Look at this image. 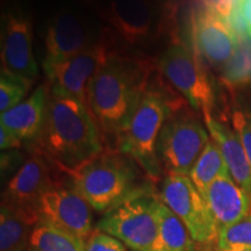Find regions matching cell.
Here are the masks:
<instances>
[{
  "label": "cell",
  "instance_id": "6da1fadb",
  "mask_svg": "<svg viewBox=\"0 0 251 251\" xmlns=\"http://www.w3.org/2000/svg\"><path fill=\"white\" fill-rule=\"evenodd\" d=\"M34 150L67 174L100 155L103 147L100 129L89 106L49 90L42 129Z\"/></svg>",
  "mask_w": 251,
  "mask_h": 251
},
{
  "label": "cell",
  "instance_id": "7a4b0ae2",
  "mask_svg": "<svg viewBox=\"0 0 251 251\" xmlns=\"http://www.w3.org/2000/svg\"><path fill=\"white\" fill-rule=\"evenodd\" d=\"M148 61L113 52L87 87V106L99 129L118 135L129 125L149 89Z\"/></svg>",
  "mask_w": 251,
  "mask_h": 251
},
{
  "label": "cell",
  "instance_id": "3957f363",
  "mask_svg": "<svg viewBox=\"0 0 251 251\" xmlns=\"http://www.w3.org/2000/svg\"><path fill=\"white\" fill-rule=\"evenodd\" d=\"M140 165L120 151H103L85 164L67 172L68 185L93 211L103 213L139 194L150 192L141 179Z\"/></svg>",
  "mask_w": 251,
  "mask_h": 251
},
{
  "label": "cell",
  "instance_id": "277c9868",
  "mask_svg": "<svg viewBox=\"0 0 251 251\" xmlns=\"http://www.w3.org/2000/svg\"><path fill=\"white\" fill-rule=\"evenodd\" d=\"M206 126L191 107L169 101V111L157 141V158L168 174L188 176L209 141Z\"/></svg>",
  "mask_w": 251,
  "mask_h": 251
},
{
  "label": "cell",
  "instance_id": "5b68a950",
  "mask_svg": "<svg viewBox=\"0 0 251 251\" xmlns=\"http://www.w3.org/2000/svg\"><path fill=\"white\" fill-rule=\"evenodd\" d=\"M168 111L169 100L149 86L129 125L117 136L118 151L133 158L152 181L163 174L157 158V141Z\"/></svg>",
  "mask_w": 251,
  "mask_h": 251
},
{
  "label": "cell",
  "instance_id": "8992f818",
  "mask_svg": "<svg viewBox=\"0 0 251 251\" xmlns=\"http://www.w3.org/2000/svg\"><path fill=\"white\" fill-rule=\"evenodd\" d=\"M158 70L165 79L183 94L188 106L203 119L212 117L215 97L201 56L175 40L158 61Z\"/></svg>",
  "mask_w": 251,
  "mask_h": 251
},
{
  "label": "cell",
  "instance_id": "52a82bcc",
  "mask_svg": "<svg viewBox=\"0 0 251 251\" xmlns=\"http://www.w3.org/2000/svg\"><path fill=\"white\" fill-rule=\"evenodd\" d=\"M161 199L146 192L106 212L96 229L117 237L133 251H151L159 224Z\"/></svg>",
  "mask_w": 251,
  "mask_h": 251
},
{
  "label": "cell",
  "instance_id": "ba28073f",
  "mask_svg": "<svg viewBox=\"0 0 251 251\" xmlns=\"http://www.w3.org/2000/svg\"><path fill=\"white\" fill-rule=\"evenodd\" d=\"M174 6H163L152 0H109L103 14L128 45L144 46L153 42L170 26Z\"/></svg>",
  "mask_w": 251,
  "mask_h": 251
},
{
  "label": "cell",
  "instance_id": "9c48e42d",
  "mask_svg": "<svg viewBox=\"0 0 251 251\" xmlns=\"http://www.w3.org/2000/svg\"><path fill=\"white\" fill-rule=\"evenodd\" d=\"M158 197L183 222L194 243L209 246L218 242V225L205 198L188 176L165 175Z\"/></svg>",
  "mask_w": 251,
  "mask_h": 251
},
{
  "label": "cell",
  "instance_id": "30bf717a",
  "mask_svg": "<svg viewBox=\"0 0 251 251\" xmlns=\"http://www.w3.org/2000/svg\"><path fill=\"white\" fill-rule=\"evenodd\" d=\"M52 168L56 166L46 156L34 150L8 181L2 193L1 205L24 213L40 222L37 203L43 194L61 184L56 179Z\"/></svg>",
  "mask_w": 251,
  "mask_h": 251
},
{
  "label": "cell",
  "instance_id": "8fae6325",
  "mask_svg": "<svg viewBox=\"0 0 251 251\" xmlns=\"http://www.w3.org/2000/svg\"><path fill=\"white\" fill-rule=\"evenodd\" d=\"M92 211L76 191L63 184L43 194L37 203L40 222L54 226L84 242H87L93 231Z\"/></svg>",
  "mask_w": 251,
  "mask_h": 251
},
{
  "label": "cell",
  "instance_id": "7c38bea8",
  "mask_svg": "<svg viewBox=\"0 0 251 251\" xmlns=\"http://www.w3.org/2000/svg\"><path fill=\"white\" fill-rule=\"evenodd\" d=\"M112 54L106 42H93L79 54L45 72L49 90L58 96L79 100L87 106L90 81Z\"/></svg>",
  "mask_w": 251,
  "mask_h": 251
},
{
  "label": "cell",
  "instance_id": "4fadbf2b",
  "mask_svg": "<svg viewBox=\"0 0 251 251\" xmlns=\"http://www.w3.org/2000/svg\"><path fill=\"white\" fill-rule=\"evenodd\" d=\"M192 41L196 51L215 68H225L238 45V34L230 23L205 8L191 18Z\"/></svg>",
  "mask_w": 251,
  "mask_h": 251
},
{
  "label": "cell",
  "instance_id": "5bb4252c",
  "mask_svg": "<svg viewBox=\"0 0 251 251\" xmlns=\"http://www.w3.org/2000/svg\"><path fill=\"white\" fill-rule=\"evenodd\" d=\"M1 72L30 81L39 76V67L31 47V26L23 15L9 13L1 29Z\"/></svg>",
  "mask_w": 251,
  "mask_h": 251
},
{
  "label": "cell",
  "instance_id": "9a60e30c",
  "mask_svg": "<svg viewBox=\"0 0 251 251\" xmlns=\"http://www.w3.org/2000/svg\"><path fill=\"white\" fill-rule=\"evenodd\" d=\"M92 43L81 19L72 11H61L47 30L43 70L46 72L68 61Z\"/></svg>",
  "mask_w": 251,
  "mask_h": 251
},
{
  "label": "cell",
  "instance_id": "2e32d148",
  "mask_svg": "<svg viewBox=\"0 0 251 251\" xmlns=\"http://www.w3.org/2000/svg\"><path fill=\"white\" fill-rule=\"evenodd\" d=\"M202 197L219 230L240 221L251 212V196L235 183L230 175L216 178Z\"/></svg>",
  "mask_w": 251,
  "mask_h": 251
},
{
  "label": "cell",
  "instance_id": "e0dca14e",
  "mask_svg": "<svg viewBox=\"0 0 251 251\" xmlns=\"http://www.w3.org/2000/svg\"><path fill=\"white\" fill-rule=\"evenodd\" d=\"M49 86H37L36 90L13 108L1 113L0 125L13 131L21 141H35L42 129L48 102Z\"/></svg>",
  "mask_w": 251,
  "mask_h": 251
},
{
  "label": "cell",
  "instance_id": "ac0fdd59",
  "mask_svg": "<svg viewBox=\"0 0 251 251\" xmlns=\"http://www.w3.org/2000/svg\"><path fill=\"white\" fill-rule=\"evenodd\" d=\"M203 121L211 139L221 150L231 178L251 196V166L246 150L235 130L213 117L205 118Z\"/></svg>",
  "mask_w": 251,
  "mask_h": 251
},
{
  "label": "cell",
  "instance_id": "d6986e66",
  "mask_svg": "<svg viewBox=\"0 0 251 251\" xmlns=\"http://www.w3.org/2000/svg\"><path fill=\"white\" fill-rule=\"evenodd\" d=\"M37 225V220L1 205L0 251H27L31 234Z\"/></svg>",
  "mask_w": 251,
  "mask_h": 251
},
{
  "label": "cell",
  "instance_id": "ffe728a7",
  "mask_svg": "<svg viewBox=\"0 0 251 251\" xmlns=\"http://www.w3.org/2000/svg\"><path fill=\"white\" fill-rule=\"evenodd\" d=\"M193 243L183 222L161 200L158 231L151 251H192Z\"/></svg>",
  "mask_w": 251,
  "mask_h": 251
},
{
  "label": "cell",
  "instance_id": "44dd1931",
  "mask_svg": "<svg viewBox=\"0 0 251 251\" xmlns=\"http://www.w3.org/2000/svg\"><path fill=\"white\" fill-rule=\"evenodd\" d=\"M229 174L228 166L222 156L221 150L219 149L212 139H209L202 152L198 157L193 168L191 169L188 177L192 180L194 186L198 188L200 193L207 190V187L214 181L216 178Z\"/></svg>",
  "mask_w": 251,
  "mask_h": 251
},
{
  "label": "cell",
  "instance_id": "7402d4cb",
  "mask_svg": "<svg viewBox=\"0 0 251 251\" xmlns=\"http://www.w3.org/2000/svg\"><path fill=\"white\" fill-rule=\"evenodd\" d=\"M27 251H86V242L48 224L34 228Z\"/></svg>",
  "mask_w": 251,
  "mask_h": 251
},
{
  "label": "cell",
  "instance_id": "603a6c76",
  "mask_svg": "<svg viewBox=\"0 0 251 251\" xmlns=\"http://www.w3.org/2000/svg\"><path fill=\"white\" fill-rule=\"evenodd\" d=\"M221 80L229 89L251 84V37L248 34H238L237 49L221 70Z\"/></svg>",
  "mask_w": 251,
  "mask_h": 251
},
{
  "label": "cell",
  "instance_id": "cb8c5ba5",
  "mask_svg": "<svg viewBox=\"0 0 251 251\" xmlns=\"http://www.w3.org/2000/svg\"><path fill=\"white\" fill-rule=\"evenodd\" d=\"M216 249L251 251V212L240 221L220 229Z\"/></svg>",
  "mask_w": 251,
  "mask_h": 251
},
{
  "label": "cell",
  "instance_id": "d4e9b609",
  "mask_svg": "<svg viewBox=\"0 0 251 251\" xmlns=\"http://www.w3.org/2000/svg\"><path fill=\"white\" fill-rule=\"evenodd\" d=\"M34 81L1 72L0 77V111L4 113L24 101Z\"/></svg>",
  "mask_w": 251,
  "mask_h": 251
},
{
  "label": "cell",
  "instance_id": "484cf974",
  "mask_svg": "<svg viewBox=\"0 0 251 251\" xmlns=\"http://www.w3.org/2000/svg\"><path fill=\"white\" fill-rule=\"evenodd\" d=\"M231 122H233V129L246 150L251 166V114L236 109L231 115Z\"/></svg>",
  "mask_w": 251,
  "mask_h": 251
},
{
  "label": "cell",
  "instance_id": "4316f807",
  "mask_svg": "<svg viewBox=\"0 0 251 251\" xmlns=\"http://www.w3.org/2000/svg\"><path fill=\"white\" fill-rule=\"evenodd\" d=\"M86 251H127V247L117 237L94 229L86 242Z\"/></svg>",
  "mask_w": 251,
  "mask_h": 251
},
{
  "label": "cell",
  "instance_id": "83f0119b",
  "mask_svg": "<svg viewBox=\"0 0 251 251\" xmlns=\"http://www.w3.org/2000/svg\"><path fill=\"white\" fill-rule=\"evenodd\" d=\"M202 8L212 12L225 20L229 21L233 17L235 0H197Z\"/></svg>",
  "mask_w": 251,
  "mask_h": 251
},
{
  "label": "cell",
  "instance_id": "f1b7e54d",
  "mask_svg": "<svg viewBox=\"0 0 251 251\" xmlns=\"http://www.w3.org/2000/svg\"><path fill=\"white\" fill-rule=\"evenodd\" d=\"M23 141L15 135L13 131H11L5 126L0 125V148L1 150L8 149H17L21 146Z\"/></svg>",
  "mask_w": 251,
  "mask_h": 251
},
{
  "label": "cell",
  "instance_id": "f546056e",
  "mask_svg": "<svg viewBox=\"0 0 251 251\" xmlns=\"http://www.w3.org/2000/svg\"><path fill=\"white\" fill-rule=\"evenodd\" d=\"M237 11L246 34L251 37V0H238Z\"/></svg>",
  "mask_w": 251,
  "mask_h": 251
},
{
  "label": "cell",
  "instance_id": "4dcf8cb0",
  "mask_svg": "<svg viewBox=\"0 0 251 251\" xmlns=\"http://www.w3.org/2000/svg\"><path fill=\"white\" fill-rule=\"evenodd\" d=\"M152 1L157 2V4H161V5H163V6L174 4V0H152Z\"/></svg>",
  "mask_w": 251,
  "mask_h": 251
},
{
  "label": "cell",
  "instance_id": "1f68e13d",
  "mask_svg": "<svg viewBox=\"0 0 251 251\" xmlns=\"http://www.w3.org/2000/svg\"><path fill=\"white\" fill-rule=\"evenodd\" d=\"M215 251H224V250H219V249H216Z\"/></svg>",
  "mask_w": 251,
  "mask_h": 251
}]
</instances>
